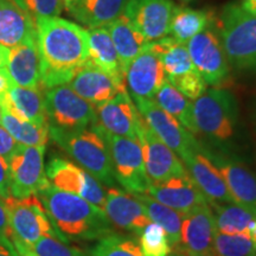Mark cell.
Masks as SVG:
<instances>
[{
  "mask_svg": "<svg viewBox=\"0 0 256 256\" xmlns=\"http://www.w3.org/2000/svg\"><path fill=\"white\" fill-rule=\"evenodd\" d=\"M5 68L14 86L32 89L42 88L40 56L37 40L10 48Z\"/></svg>",
  "mask_w": 256,
  "mask_h": 256,
  "instance_id": "obj_24",
  "label": "cell"
},
{
  "mask_svg": "<svg viewBox=\"0 0 256 256\" xmlns=\"http://www.w3.org/2000/svg\"><path fill=\"white\" fill-rule=\"evenodd\" d=\"M74 2V0H63V2H64V5L66 6H68V5H70L72 4V2Z\"/></svg>",
  "mask_w": 256,
  "mask_h": 256,
  "instance_id": "obj_50",
  "label": "cell"
},
{
  "mask_svg": "<svg viewBox=\"0 0 256 256\" xmlns=\"http://www.w3.org/2000/svg\"><path fill=\"white\" fill-rule=\"evenodd\" d=\"M216 222L209 204L200 206L183 217L180 241L172 252L184 256H214Z\"/></svg>",
  "mask_w": 256,
  "mask_h": 256,
  "instance_id": "obj_15",
  "label": "cell"
},
{
  "mask_svg": "<svg viewBox=\"0 0 256 256\" xmlns=\"http://www.w3.org/2000/svg\"><path fill=\"white\" fill-rule=\"evenodd\" d=\"M148 46L159 55L166 80L185 98L194 101L206 90L208 84L192 63L185 44L168 36L150 42Z\"/></svg>",
  "mask_w": 256,
  "mask_h": 256,
  "instance_id": "obj_7",
  "label": "cell"
},
{
  "mask_svg": "<svg viewBox=\"0 0 256 256\" xmlns=\"http://www.w3.org/2000/svg\"><path fill=\"white\" fill-rule=\"evenodd\" d=\"M203 152L222 174L234 203L256 211L255 174L242 162L228 154L222 152H211L204 148Z\"/></svg>",
  "mask_w": 256,
  "mask_h": 256,
  "instance_id": "obj_17",
  "label": "cell"
},
{
  "mask_svg": "<svg viewBox=\"0 0 256 256\" xmlns=\"http://www.w3.org/2000/svg\"><path fill=\"white\" fill-rule=\"evenodd\" d=\"M180 2H192V0H180Z\"/></svg>",
  "mask_w": 256,
  "mask_h": 256,
  "instance_id": "obj_51",
  "label": "cell"
},
{
  "mask_svg": "<svg viewBox=\"0 0 256 256\" xmlns=\"http://www.w3.org/2000/svg\"><path fill=\"white\" fill-rule=\"evenodd\" d=\"M104 212L113 226L136 235L151 223L134 194L115 188H110L106 192Z\"/></svg>",
  "mask_w": 256,
  "mask_h": 256,
  "instance_id": "obj_23",
  "label": "cell"
},
{
  "mask_svg": "<svg viewBox=\"0 0 256 256\" xmlns=\"http://www.w3.org/2000/svg\"><path fill=\"white\" fill-rule=\"evenodd\" d=\"M139 247L144 256H170L172 246L168 234L159 224L151 222L139 234Z\"/></svg>",
  "mask_w": 256,
  "mask_h": 256,
  "instance_id": "obj_36",
  "label": "cell"
},
{
  "mask_svg": "<svg viewBox=\"0 0 256 256\" xmlns=\"http://www.w3.org/2000/svg\"><path fill=\"white\" fill-rule=\"evenodd\" d=\"M37 196L63 242L98 241L114 232L104 211L78 194L58 190L50 184Z\"/></svg>",
  "mask_w": 256,
  "mask_h": 256,
  "instance_id": "obj_2",
  "label": "cell"
},
{
  "mask_svg": "<svg viewBox=\"0 0 256 256\" xmlns=\"http://www.w3.org/2000/svg\"><path fill=\"white\" fill-rule=\"evenodd\" d=\"M198 133L217 144L229 142L235 136L238 121V104L235 96L224 88L206 89L192 102Z\"/></svg>",
  "mask_w": 256,
  "mask_h": 256,
  "instance_id": "obj_5",
  "label": "cell"
},
{
  "mask_svg": "<svg viewBox=\"0 0 256 256\" xmlns=\"http://www.w3.org/2000/svg\"><path fill=\"white\" fill-rule=\"evenodd\" d=\"M36 28L40 87L68 84L88 63V31L60 17L37 19Z\"/></svg>",
  "mask_w": 256,
  "mask_h": 256,
  "instance_id": "obj_1",
  "label": "cell"
},
{
  "mask_svg": "<svg viewBox=\"0 0 256 256\" xmlns=\"http://www.w3.org/2000/svg\"><path fill=\"white\" fill-rule=\"evenodd\" d=\"M49 136L98 183L114 186L116 180L108 146L95 124L82 130H62L49 126Z\"/></svg>",
  "mask_w": 256,
  "mask_h": 256,
  "instance_id": "obj_4",
  "label": "cell"
},
{
  "mask_svg": "<svg viewBox=\"0 0 256 256\" xmlns=\"http://www.w3.org/2000/svg\"><path fill=\"white\" fill-rule=\"evenodd\" d=\"M170 256H184L183 254H180V252H172L171 255Z\"/></svg>",
  "mask_w": 256,
  "mask_h": 256,
  "instance_id": "obj_48",
  "label": "cell"
},
{
  "mask_svg": "<svg viewBox=\"0 0 256 256\" xmlns=\"http://www.w3.org/2000/svg\"><path fill=\"white\" fill-rule=\"evenodd\" d=\"M176 6L171 0H128L124 14L148 42L170 36Z\"/></svg>",
  "mask_w": 256,
  "mask_h": 256,
  "instance_id": "obj_16",
  "label": "cell"
},
{
  "mask_svg": "<svg viewBox=\"0 0 256 256\" xmlns=\"http://www.w3.org/2000/svg\"><path fill=\"white\" fill-rule=\"evenodd\" d=\"M48 180L58 190L78 194L104 211L106 192L89 172L60 156H51L46 168Z\"/></svg>",
  "mask_w": 256,
  "mask_h": 256,
  "instance_id": "obj_12",
  "label": "cell"
},
{
  "mask_svg": "<svg viewBox=\"0 0 256 256\" xmlns=\"http://www.w3.org/2000/svg\"><path fill=\"white\" fill-rule=\"evenodd\" d=\"M215 20L212 12L188 8H174L172 14L170 34L180 44L188 40L209 28Z\"/></svg>",
  "mask_w": 256,
  "mask_h": 256,
  "instance_id": "obj_31",
  "label": "cell"
},
{
  "mask_svg": "<svg viewBox=\"0 0 256 256\" xmlns=\"http://www.w3.org/2000/svg\"><path fill=\"white\" fill-rule=\"evenodd\" d=\"M40 89L24 88L12 84L0 107L5 113L12 114L18 119L46 124L44 92Z\"/></svg>",
  "mask_w": 256,
  "mask_h": 256,
  "instance_id": "obj_26",
  "label": "cell"
},
{
  "mask_svg": "<svg viewBox=\"0 0 256 256\" xmlns=\"http://www.w3.org/2000/svg\"><path fill=\"white\" fill-rule=\"evenodd\" d=\"M89 256H144L139 243L132 238L110 232L96 242Z\"/></svg>",
  "mask_w": 256,
  "mask_h": 256,
  "instance_id": "obj_35",
  "label": "cell"
},
{
  "mask_svg": "<svg viewBox=\"0 0 256 256\" xmlns=\"http://www.w3.org/2000/svg\"><path fill=\"white\" fill-rule=\"evenodd\" d=\"M108 146L115 180L130 194H146L151 185L147 176L142 146L138 140L115 136L94 124Z\"/></svg>",
  "mask_w": 256,
  "mask_h": 256,
  "instance_id": "obj_6",
  "label": "cell"
},
{
  "mask_svg": "<svg viewBox=\"0 0 256 256\" xmlns=\"http://www.w3.org/2000/svg\"><path fill=\"white\" fill-rule=\"evenodd\" d=\"M2 126L19 145L46 146L50 136L49 124H40L31 122V121H25L5 112L2 115Z\"/></svg>",
  "mask_w": 256,
  "mask_h": 256,
  "instance_id": "obj_34",
  "label": "cell"
},
{
  "mask_svg": "<svg viewBox=\"0 0 256 256\" xmlns=\"http://www.w3.org/2000/svg\"><path fill=\"white\" fill-rule=\"evenodd\" d=\"M104 28L110 32L124 74L130 63L148 46L150 42L134 28L124 14Z\"/></svg>",
  "mask_w": 256,
  "mask_h": 256,
  "instance_id": "obj_29",
  "label": "cell"
},
{
  "mask_svg": "<svg viewBox=\"0 0 256 256\" xmlns=\"http://www.w3.org/2000/svg\"><path fill=\"white\" fill-rule=\"evenodd\" d=\"M145 194L183 215L198 206L209 204L188 172L162 183H151Z\"/></svg>",
  "mask_w": 256,
  "mask_h": 256,
  "instance_id": "obj_20",
  "label": "cell"
},
{
  "mask_svg": "<svg viewBox=\"0 0 256 256\" xmlns=\"http://www.w3.org/2000/svg\"><path fill=\"white\" fill-rule=\"evenodd\" d=\"M34 20L60 17L66 8L63 0H12Z\"/></svg>",
  "mask_w": 256,
  "mask_h": 256,
  "instance_id": "obj_38",
  "label": "cell"
},
{
  "mask_svg": "<svg viewBox=\"0 0 256 256\" xmlns=\"http://www.w3.org/2000/svg\"><path fill=\"white\" fill-rule=\"evenodd\" d=\"M133 101L148 127L162 142L179 156L180 160L202 148V145L194 134L182 126L174 116L162 110L151 98L133 96Z\"/></svg>",
  "mask_w": 256,
  "mask_h": 256,
  "instance_id": "obj_11",
  "label": "cell"
},
{
  "mask_svg": "<svg viewBox=\"0 0 256 256\" xmlns=\"http://www.w3.org/2000/svg\"><path fill=\"white\" fill-rule=\"evenodd\" d=\"M214 22L229 66L238 72L256 74V16L232 2Z\"/></svg>",
  "mask_w": 256,
  "mask_h": 256,
  "instance_id": "obj_3",
  "label": "cell"
},
{
  "mask_svg": "<svg viewBox=\"0 0 256 256\" xmlns=\"http://www.w3.org/2000/svg\"><path fill=\"white\" fill-rule=\"evenodd\" d=\"M240 5L246 12L256 16V0H242Z\"/></svg>",
  "mask_w": 256,
  "mask_h": 256,
  "instance_id": "obj_46",
  "label": "cell"
},
{
  "mask_svg": "<svg viewBox=\"0 0 256 256\" xmlns=\"http://www.w3.org/2000/svg\"><path fill=\"white\" fill-rule=\"evenodd\" d=\"M31 248L38 256H89L78 248L69 247L56 236H43Z\"/></svg>",
  "mask_w": 256,
  "mask_h": 256,
  "instance_id": "obj_39",
  "label": "cell"
},
{
  "mask_svg": "<svg viewBox=\"0 0 256 256\" xmlns=\"http://www.w3.org/2000/svg\"><path fill=\"white\" fill-rule=\"evenodd\" d=\"M138 142L142 146L144 164L151 183H162L188 174L180 158L159 139L144 119L138 130Z\"/></svg>",
  "mask_w": 256,
  "mask_h": 256,
  "instance_id": "obj_14",
  "label": "cell"
},
{
  "mask_svg": "<svg viewBox=\"0 0 256 256\" xmlns=\"http://www.w3.org/2000/svg\"><path fill=\"white\" fill-rule=\"evenodd\" d=\"M4 200L11 236L20 240L28 247H32L43 236L60 238L37 194L24 198L10 196Z\"/></svg>",
  "mask_w": 256,
  "mask_h": 256,
  "instance_id": "obj_8",
  "label": "cell"
},
{
  "mask_svg": "<svg viewBox=\"0 0 256 256\" xmlns=\"http://www.w3.org/2000/svg\"><path fill=\"white\" fill-rule=\"evenodd\" d=\"M216 229L226 235H248L256 243V211L238 204H211Z\"/></svg>",
  "mask_w": 256,
  "mask_h": 256,
  "instance_id": "obj_30",
  "label": "cell"
},
{
  "mask_svg": "<svg viewBox=\"0 0 256 256\" xmlns=\"http://www.w3.org/2000/svg\"><path fill=\"white\" fill-rule=\"evenodd\" d=\"M214 256H256V243L248 235L216 232Z\"/></svg>",
  "mask_w": 256,
  "mask_h": 256,
  "instance_id": "obj_37",
  "label": "cell"
},
{
  "mask_svg": "<svg viewBox=\"0 0 256 256\" xmlns=\"http://www.w3.org/2000/svg\"><path fill=\"white\" fill-rule=\"evenodd\" d=\"M124 81L132 96L153 100L166 81L158 54L147 46L124 70Z\"/></svg>",
  "mask_w": 256,
  "mask_h": 256,
  "instance_id": "obj_19",
  "label": "cell"
},
{
  "mask_svg": "<svg viewBox=\"0 0 256 256\" xmlns=\"http://www.w3.org/2000/svg\"><path fill=\"white\" fill-rule=\"evenodd\" d=\"M14 84L10 78V75L6 68H0V104L4 101L6 94L11 88V86Z\"/></svg>",
  "mask_w": 256,
  "mask_h": 256,
  "instance_id": "obj_43",
  "label": "cell"
},
{
  "mask_svg": "<svg viewBox=\"0 0 256 256\" xmlns=\"http://www.w3.org/2000/svg\"><path fill=\"white\" fill-rule=\"evenodd\" d=\"M11 196L10 191V171L8 165L2 156H0V197L6 200Z\"/></svg>",
  "mask_w": 256,
  "mask_h": 256,
  "instance_id": "obj_41",
  "label": "cell"
},
{
  "mask_svg": "<svg viewBox=\"0 0 256 256\" xmlns=\"http://www.w3.org/2000/svg\"><path fill=\"white\" fill-rule=\"evenodd\" d=\"M10 49L0 44V68H5L6 63H8Z\"/></svg>",
  "mask_w": 256,
  "mask_h": 256,
  "instance_id": "obj_47",
  "label": "cell"
},
{
  "mask_svg": "<svg viewBox=\"0 0 256 256\" xmlns=\"http://www.w3.org/2000/svg\"><path fill=\"white\" fill-rule=\"evenodd\" d=\"M46 146L18 145L8 160L11 196L24 198L38 194L50 185L44 166Z\"/></svg>",
  "mask_w": 256,
  "mask_h": 256,
  "instance_id": "obj_10",
  "label": "cell"
},
{
  "mask_svg": "<svg viewBox=\"0 0 256 256\" xmlns=\"http://www.w3.org/2000/svg\"><path fill=\"white\" fill-rule=\"evenodd\" d=\"M11 242L12 244H14V248L18 256H38L36 252H34V249L28 247V244H25L24 242H22L20 240H18L17 238L11 236Z\"/></svg>",
  "mask_w": 256,
  "mask_h": 256,
  "instance_id": "obj_44",
  "label": "cell"
},
{
  "mask_svg": "<svg viewBox=\"0 0 256 256\" xmlns=\"http://www.w3.org/2000/svg\"><path fill=\"white\" fill-rule=\"evenodd\" d=\"M44 106L49 126L82 130L96 122L94 106L76 94L69 84L46 89Z\"/></svg>",
  "mask_w": 256,
  "mask_h": 256,
  "instance_id": "obj_9",
  "label": "cell"
},
{
  "mask_svg": "<svg viewBox=\"0 0 256 256\" xmlns=\"http://www.w3.org/2000/svg\"><path fill=\"white\" fill-rule=\"evenodd\" d=\"M68 84L76 94L94 107L104 104L120 92L127 90L126 81L115 78L89 63L74 76Z\"/></svg>",
  "mask_w": 256,
  "mask_h": 256,
  "instance_id": "obj_21",
  "label": "cell"
},
{
  "mask_svg": "<svg viewBox=\"0 0 256 256\" xmlns=\"http://www.w3.org/2000/svg\"><path fill=\"white\" fill-rule=\"evenodd\" d=\"M88 63L118 80H124V74L118 52L106 28H89Z\"/></svg>",
  "mask_w": 256,
  "mask_h": 256,
  "instance_id": "obj_28",
  "label": "cell"
},
{
  "mask_svg": "<svg viewBox=\"0 0 256 256\" xmlns=\"http://www.w3.org/2000/svg\"><path fill=\"white\" fill-rule=\"evenodd\" d=\"M0 242L2 243H12L11 242V232L8 226V212H6L5 200L0 197Z\"/></svg>",
  "mask_w": 256,
  "mask_h": 256,
  "instance_id": "obj_42",
  "label": "cell"
},
{
  "mask_svg": "<svg viewBox=\"0 0 256 256\" xmlns=\"http://www.w3.org/2000/svg\"><path fill=\"white\" fill-rule=\"evenodd\" d=\"M18 145L19 144L16 142L8 130L0 124V156H2L6 162H8V160L14 156Z\"/></svg>",
  "mask_w": 256,
  "mask_h": 256,
  "instance_id": "obj_40",
  "label": "cell"
},
{
  "mask_svg": "<svg viewBox=\"0 0 256 256\" xmlns=\"http://www.w3.org/2000/svg\"><path fill=\"white\" fill-rule=\"evenodd\" d=\"M183 162L188 174L194 179L200 190L203 192L209 206L215 203H234L232 194H230L222 174L203 152V147L198 151L192 152Z\"/></svg>",
  "mask_w": 256,
  "mask_h": 256,
  "instance_id": "obj_22",
  "label": "cell"
},
{
  "mask_svg": "<svg viewBox=\"0 0 256 256\" xmlns=\"http://www.w3.org/2000/svg\"><path fill=\"white\" fill-rule=\"evenodd\" d=\"M96 124L115 136L138 140L142 114L138 110L130 92L124 90L112 100L95 107Z\"/></svg>",
  "mask_w": 256,
  "mask_h": 256,
  "instance_id": "obj_18",
  "label": "cell"
},
{
  "mask_svg": "<svg viewBox=\"0 0 256 256\" xmlns=\"http://www.w3.org/2000/svg\"><path fill=\"white\" fill-rule=\"evenodd\" d=\"M192 63L211 87H218L228 80L230 66L215 26L210 25L185 44Z\"/></svg>",
  "mask_w": 256,
  "mask_h": 256,
  "instance_id": "obj_13",
  "label": "cell"
},
{
  "mask_svg": "<svg viewBox=\"0 0 256 256\" xmlns=\"http://www.w3.org/2000/svg\"><path fill=\"white\" fill-rule=\"evenodd\" d=\"M134 197L142 203L150 220L159 224L165 230L172 247H177L179 241H180L182 223H183L184 217L183 214L159 203L158 200H153L152 197L147 196V194H134Z\"/></svg>",
  "mask_w": 256,
  "mask_h": 256,
  "instance_id": "obj_33",
  "label": "cell"
},
{
  "mask_svg": "<svg viewBox=\"0 0 256 256\" xmlns=\"http://www.w3.org/2000/svg\"><path fill=\"white\" fill-rule=\"evenodd\" d=\"M128 0H74L66 11L83 26L104 28L124 14Z\"/></svg>",
  "mask_w": 256,
  "mask_h": 256,
  "instance_id": "obj_27",
  "label": "cell"
},
{
  "mask_svg": "<svg viewBox=\"0 0 256 256\" xmlns=\"http://www.w3.org/2000/svg\"><path fill=\"white\" fill-rule=\"evenodd\" d=\"M34 40L36 20L12 0H0V44L10 49Z\"/></svg>",
  "mask_w": 256,
  "mask_h": 256,
  "instance_id": "obj_25",
  "label": "cell"
},
{
  "mask_svg": "<svg viewBox=\"0 0 256 256\" xmlns=\"http://www.w3.org/2000/svg\"><path fill=\"white\" fill-rule=\"evenodd\" d=\"M153 101L166 113L174 116L182 126L186 128L188 132L194 136L198 134L197 126L194 119L192 101L185 98L180 92H178L168 80L156 92Z\"/></svg>",
  "mask_w": 256,
  "mask_h": 256,
  "instance_id": "obj_32",
  "label": "cell"
},
{
  "mask_svg": "<svg viewBox=\"0 0 256 256\" xmlns=\"http://www.w3.org/2000/svg\"><path fill=\"white\" fill-rule=\"evenodd\" d=\"M2 115H4V110H2V108L0 107V124H2Z\"/></svg>",
  "mask_w": 256,
  "mask_h": 256,
  "instance_id": "obj_49",
  "label": "cell"
},
{
  "mask_svg": "<svg viewBox=\"0 0 256 256\" xmlns=\"http://www.w3.org/2000/svg\"><path fill=\"white\" fill-rule=\"evenodd\" d=\"M0 256H18L12 243L0 242Z\"/></svg>",
  "mask_w": 256,
  "mask_h": 256,
  "instance_id": "obj_45",
  "label": "cell"
}]
</instances>
